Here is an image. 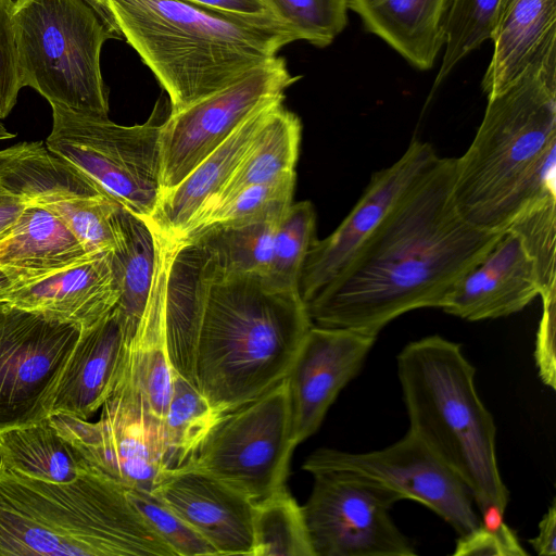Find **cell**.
Masks as SVG:
<instances>
[{
    "label": "cell",
    "instance_id": "cell-14",
    "mask_svg": "<svg viewBox=\"0 0 556 556\" xmlns=\"http://www.w3.org/2000/svg\"><path fill=\"white\" fill-rule=\"evenodd\" d=\"M303 469H340L371 478L427 506L458 535L480 525L472 496L459 476L415 432L408 429L395 443L377 451L350 453L320 447L309 454Z\"/></svg>",
    "mask_w": 556,
    "mask_h": 556
},
{
    "label": "cell",
    "instance_id": "cell-19",
    "mask_svg": "<svg viewBox=\"0 0 556 556\" xmlns=\"http://www.w3.org/2000/svg\"><path fill=\"white\" fill-rule=\"evenodd\" d=\"M119 289L110 252L13 288L0 302L40 314L49 319L86 329L118 303Z\"/></svg>",
    "mask_w": 556,
    "mask_h": 556
},
{
    "label": "cell",
    "instance_id": "cell-46",
    "mask_svg": "<svg viewBox=\"0 0 556 556\" xmlns=\"http://www.w3.org/2000/svg\"><path fill=\"white\" fill-rule=\"evenodd\" d=\"M91 8L97 12L105 26L118 38L122 39V35L115 24V21L106 5L105 0H85Z\"/></svg>",
    "mask_w": 556,
    "mask_h": 556
},
{
    "label": "cell",
    "instance_id": "cell-43",
    "mask_svg": "<svg viewBox=\"0 0 556 556\" xmlns=\"http://www.w3.org/2000/svg\"><path fill=\"white\" fill-rule=\"evenodd\" d=\"M207 9L242 16H273L263 0H184ZM274 17V16H273Z\"/></svg>",
    "mask_w": 556,
    "mask_h": 556
},
{
    "label": "cell",
    "instance_id": "cell-27",
    "mask_svg": "<svg viewBox=\"0 0 556 556\" xmlns=\"http://www.w3.org/2000/svg\"><path fill=\"white\" fill-rule=\"evenodd\" d=\"M283 100L285 94L273 102L252 143L210 211L244 188L295 173L302 125L300 118L285 108Z\"/></svg>",
    "mask_w": 556,
    "mask_h": 556
},
{
    "label": "cell",
    "instance_id": "cell-24",
    "mask_svg": "<svg viewBox=\"0 0 556 556\" xmlns=\"http://www.w3.org/2000/svg\"><path fill=\"white\" fill-rule=\"evenodd\" d=\"M94 256L87 253L53 212L37 204L26 205L0 239V269L14 282V288Z\"/></svg>",
    "mask_w": 556,
    "mask_h": 556
},
{
    "label": "cell",
    "instance_id": "cell-17",
    "mask_svg": "<svg viewBox=\"0 0 556 556\" xmlns=\"http://www.w3.org/2000/svg\"><path fill=\"white\" fill-rule=\"evenodd\" d=\"M217 555L253 556L254 503L192 466L166 471L152 491Z\"/></svg>",
    "mask_w": 556,
    "mask_h": 556
},
{
    "label": "cell",
    "instance_id": "cell-7",
    "mask_svg": "<svg viewBox=\"0 0 556 556\" xmlns=\"http://www.w3.org/2000/svg\"><path fill=\"white\" fill-rule=\"evenodd\" d=\"M21 86L50 105L109 118L108 89L100 55L104 42L118 39L85 0H14Z\"/></svg>",
    "mask_w": 556,
    "mask_h": 556
},
{
    "label": "cell",
    "instance_id": "cell-38",
    "mask_svg": "<svg viewBox=\"0 0 556 556\" xmlns=\"http://www.w3.org/2000/svg\"><path fill=\"white\" fill-rule=\"evenodd\" d=\"M294 186L295 173H292L271 182L244 188L212 208L188 232L208 225L243 222L285 211L292 203Z\"/></svg>",
    "mask_w": 556,
    "mask_h": 556
},
{
    "label": "cell",
    "instance_id": "cell-18",
    "mask_svg": "<svg viewBox=\"0 0 556 556\" xmlns=\"http://www.w3.org/2000/svg\"><path fill=\"white\" fill-rule=\"evenodd\" d=\"M541 294L533 260L520 238L505 231L488 254L456 285L441 307L470 321L522 311Z\"/></svg>",
    "mask_w": 556,
    "mask_h": 556
},
{
    "label": "cell",
    "instance_id": "cell-48",
    "mask_svg": "<svg viewBox=\"0 0 556 556\" xmlns=\"http://www.w3.org/2000/svg\"><path fill=\"white\" fill-rule=\"evenodd\" d=\"M13 137H15V135L8 131L0 119V140L10 139Z\"/></svg>",
    "mask_w": 556,
    "mask_h": 556
},
{
    "label": "cell",
    "instance_id": "cell-41",
    "mask_svg": "<svg viewBox=\"0 0 556 556\" xmlns=\"http://www.w3.org/2000/svg\"><path fill=\"white\" fill-rule=\"evenodd\" d=\"M453 555L526 556L528 553L507 525L495 531L486 530L479 525L470 532L459 535Z\"/></svg>",
    "mask_w": 556,
    "mask_h": 556
},
{
    "label": "cell",
    "instance_id": "cell-1",
    "mask_svg": "<svg viewBox=\"0 0 556 556\" xmlns=\"http://www.w3.org/2000/svg\"><path fill=\"white\" fill-rule=\"evenodd\" d=\"M454 157H438L346 266L306 304L313 325L378 336L396 317L441 308L504 232L481 230L453 197Z\"/></svg>",
    "mask_w": 556,
    "mask_h": 556
},
{
    "label": "cell",
    "instance_id": "cell-6",
    "mask_svg": "<svg viewBox=\"0 0 556 556\" xmlns=\"http://www.w3.org/2000/svg\"><path fill=\"white\" fill-rule=\"evenodd\" d=\"M396 361L409 430L459 476L480 510L489 505L506 509L509 494L497 464L496 427L460 345L428 336L406 344Z\"/></svg>",
    "mask_w": 556,
    "mask_h": 556
},
{
    "label": "cell",
    "instance_id": "cell-20",
    "mask_svg": "<svg viewBox=\"0 0 556 556\" xmlns=\"http://www.w3.org/2000/svg\"><path fill=\"white\" fill-rule=\"evenodd\" d=\"M134 333L116 306L83 329L61 376L51 416L62 414L89 420L113 391Z\"/></svg>",
    "mask_w": 556,
    "mask_h": 556
},
{
    "label": "cell",
    "instance_id": "cell-12",
    "mask_svg": "<svg viewBox=\"0 0 556 556\" xmlns=\"http://www.w3.org/2000/svg\"><path fill=\"white\" fill-rule=\"evenodd\" d=\"M300 78L275 56L231 85L169 113L160 132L161 194L177 186L256 109Z\"/></svg>",
    "mask_w": 556,
    "mask_h": 556
},
{
    "label": "cell",
    "instance_id": "cell-15",
    "mask_svg": "<svg viewBox=\"0 0 556 556\" xmlns=\"http://www.w3.org/2000/svg\"><path fill=\"white\" fill-rule=\"evenodd\" d=\"M438 157L430 143L414 139L397 161L371 176L334 231L312 244L299 285L304 304L346 266L401 195Z\"/></svg>",
    "mask_w": 556,
    "mask_h": 556
},
{
    "label": "cell",
    "instance_id": "cell-44",
    "mask_svg": "<svg viewBox=\"0 0 556 556\" xmlns=\"http://www.w3.org/2000/svg\"><path fill=\"white\" fill-rule=\"evenodd\" d=\"M532 548L540 556L556 555V504L552 502L539 523L538 534L529 540Z\"/></svg>",
    "mask_w": 556,
    "mask_h": 556
},
{
    "label": "cell",
    "instance_id": "cell-33",
    "mask_svg": "<svg viewBox=\"0 0 556 556\" xmlns=\"http://www.w3.org/2000/svg\"><path fill=\"white\" fill-rule=\"evenodd\" d=\"M253 556H314L302 506L285 488L254 504Z\"/></svg>",
    "mask_w": 556,
    "mask_h": 556
},
{
    "label": "cell",
    "instance_id": "cell-10",
    "mask_svg": "<svg viewBox=\"0 0 556 556\" xmlns=\"http://www.w3.org/2000/svg\"><path fill=\"white\" fill-rule=\"evenodd\" d=\"M302 506L314 556H412L416 549L390 509L402 501L382 483L340 469H317Z\"/></svg>",
    "mask_w": 556,
    "mask_h": 556
},
{
    "label": "cell",
    "instance_id": "cell-25",
    "mask_svg": "<svg viewBox=\"0 0 556 556\" xmlns=\"http://www.w3.org/2000/svg\"><path fill=\"white\" fill-rule=\"evenodd\" d=\"M364 27L418 70L432 67L444 45L446 0H346Z\"/></svg>",
    "mask_w": 556,
    "mask_h": 556
},
{
    "label": "cell",
    "instance_id": "cell-30",
    "mask_svg": "<svg viewBox=\"0 0 556 556\" xmlns=\"http://www.w3.org/2000/svg\"><path fill=\"white\" fill-rule=\"evenodd\" d=\"M117 216L118 241L110 252L119 289L116 307L135 332L151 293L156 267V238L146 220L122 206Z\"/></svg>",
    "mask_w": 556,
    "mask_h": 556
},
{
    "label": "cell",
    "instance_id": "cell-40",
    "mask_svg": "<svg viewBox=\"0 0 556 556\" xmlns=\"http://www.w3.org/2000/svg\"><path fill=\"white\" fill-rule=\"evenodd\" d=\"M13 3V0H0V119L11 113L22 89L12 18Z\"/></svg>",
    "mask_w": 556,
    "mask_h": 556
},
{
    "label": "cell",
    "instance_id": "cell-11",
    "mask_svg": "<svg viewBox=\"0 0 556 556\" xmlns=\"http://www.w3.org/2000/svg\"><path fill=\"white\" fill-rule=\"evenodd\" d=\"M81 331L78 325L0 302V433L51 416Z\"/></svg>",
    "mask_w": 556,
    "mask_h": 556
},
{
    "label": "cell",
    "instance_id": "cell-36",
    "mask_svg": "<svg viewBox=\"0 0 556 556\" xmlns=\"http://www.w3.org/2000/svg\"><path fill=\"white\" fill-rule=\"evenodd\" d=\"M506 231L520 238L533 260L541 287L540 298L556 293V194L527 205Z\"/></svg>",
    "mask_w": 556,
    "mask_h": 556
},
{
    "label": "cell",
    "instance_id": "cell-4",
    "mask_svg": "<svg viewBox=\"0 0 556 556\" xmlns=\"http://www.w3.org/2000/svg\"><path fill=\"white\" fill-rule=\"evenodd\" d=\"M122 37L169 98V113L231 85L295 41L273 16L184 0H105Z\"/></svg>",
    "mask_w": 556,
    "mask_h": 556
},
{
    "label": "cell",
    "instance_id": "cell-42",
    "mask_svg": "<svg viewBox=\"0 0 556 556\" xmlns=\"http://www.w3.org/2000/svg\"><path fill=\"white\" fill-rule=\"evenodd\" d=\"M556 293L542 298V315L536 332L534 359L541 380L556 388Z\"/></svg>",
    "mask_w": 556,
    "mask_h": 556
},
{
    "label": "cell",
    "instance_id": "cell-22",
    "mask_svg": "<svg viewBox=\"0 0 556 556\" xmlns=\"http://www.w3.org/2000/svg\"><path fill=\"white\" fill-rule=\"evenodd\" d=\"M490 39L493 53L481 81L486 98L531 66L556 64V0H500Z\"/></svg>",
    "mask_w": 556,
    "mask_h": 556
},
{
    "label": "cell",
    "instance_id": "cell-23",
    "mask_svg": "<svg viewBox=\"0 0 556 556\" xmlns=\"http://www.w3.org/2000/svg\"><path fill=\"white\" fill-rule=\"evenodd\" d=\"M154 235L157 255L151 293L136 331L127 342L115 386L131 388L141 396L151 414L163 421L173 392L174 369L165 333L164 251L155 231Z\"/></svg>",
    "mask_w": 556,
    "mask_h": 556
},
{
    "label": "cell",
    "instance_id": "cell-35",
    "mask_svg": "<svg viewBox=\"0 0 556 556\" xmlns=\"http://www.w3.org/2000/svg\"><path fill=\"white\" fill-rule=\"evenodd\" d=\"M41 206L53 212L66 225L88 254L111 252L116 247L121 205L111 198H73Z\"/></svg>",
    "mask_w": 556,
    "mask_h": 556
},
{
    "label": "cell",
    "instance_id": "cell-39",
    "mask_svg": "<svg viewBox=\"0 0 556 556\" xmlns=\"http://www.w3.org/2000/svg\"><path fill=\"white\" fill-rule=\"evenodd\" d=\"M127 494L148 525L176 556H217V552L155 493L134 489L127 490Z\"/></svg>",
    "mask_w": 556,
    "mask_h": 556
},
{
    "label": "cell",
    "instance_id": "cell-8",
    "mask_svg": "<svg viewBox=\"0 0 556 556\" xmlns=\"http://www.w3.org/2000/svg\"><path fill=\"white\" fill-rule=\"evenodd\" d=\"M46 146L101 191L148 222L161 197L160 132L170 109L161 99L142 124L123 126L51 105Z\"/></svg>",
    "mask_w": 556,
    "mask_h": 556
},
{
    "label": "cell",
    "instance_id": "cell-21",
    "mask_svg": "<svg viewBox=\"0 0 556 556\" xmlns=\"http://www.w3.org/2000/svg\"><path fill=\"white\" fill-rule=\"evenodd\" d=\"M283 94L256 109L177 186L161 194L147 222L155 232L167 240L177 241L210 211L252 143L270 105Z\"/></svg>",
    "mask_w": 556,
    "mask_h": 556
},
{
    "label": "cell",
    "instance_id": "cell-16",
    "mask_svg": "<svg viewBox=\"0 0 556 556\" xmlns=\"http://www.w3.org/2000/svg\"><path fill=\"white\" fill-rule=\"evenodd\" d=\"M377 336L313 325L286 377L295 445L313 435L341 390L354 379Z\"/></svg>",
    "mask_w": 556,
    "mask_h": 556
},
{
    "label": "cell",
    "instance_id": "cell-31",
    "mask_svg": "<svg viewBox=\"0 0 556 556\" xmlns=\"http://www.w3.org/2000/svg\"><path fill=\"white\" fill-rule=\"evenodd\" d=\"M224 414L194 383L174 370L173 392L163 420L164 472L191 465L201 444Z\"/></svg>",
    "mask_w": 556,
    "mask_h": 556
},
{
    "label": "cell",
    "instance_id": "cell-45",
    "mask_svg": "<svg viewBox=\"0 0 556 556\" xmlns=\"http://www.w3.org/2000/svg\"><path fill=\"white\" fill-rule=\"evenodd\" d=\"M26 204L18 198L0 190V239L20 217Z\"/></svg>",
    "mask_w": 556,
    "mask_h": 556
},
{
    "label": "cell",
    "instance_id": "cell-37",
    "mask_svg": "<svg viewBox=\"0 0 556 556\" xmlns=\"http://www.w3.org/2000/svg\"><path fill=\"white\" fill-rule=\"evenodd\" d=\"M276 21L290 30L295 40L324 48L348 24L346 0H263Z\"/></svg>",
    "mask_w": 556,
    "mask_h": 556
},
{
    "label": "cell",
    "instance_id": "cell-29",
    "mask_svg": "<svg viewBox=\"0 0 556 556\" xmlns=\"http://www.w3.org/2000/svg\"><path fill=\"white\" fill-rule=\"evenodd\" d=\"M0 463L12 471L55 483L72 482L91 468L49 418L0 433Z\"/></svg>",
    "mask_w": 556,
    "mask_h": 556
},
{
    "label": "cell",
    "instance_id": "cell-9",
    "mask_svg": "<svg viewBox=\"0 0 556 556\" xmlns=\"http://www.w3.org/2000/svg\"><path fill=\"white\" fill-rule=\"evenodd\" d=\"M295 446L285 378L256 399L225 413L189 466L256 504L287 488Z\"/></svg>",
    "mask_w": 556,
    "mask_h": 556
},
{
    "label": "cell",
    "instance_id": "cell-47",
    "mask_svg": "<svg viewBox=\"0 0 556 556\" xmlns=\"http://www.w3.org/2000/svg\"><path fill=\"white\" fill-rule=\"evenodd\" d=\"M14 282L0 269V295L13 289Z\"/></svg>",
    "mask_w": 556,
    "mask_h": 556
},
{
    "label": "cell",
    "instance_id": "cell-28",
    "mask_svg": "<svg viewBox=\"0 0 556 556\" xmlns=\"http://www.w3.org/2000/svg\"><path fill=\"white\" fill-rule=\"evenodd\" d=\"M285 211L243 222L208 225L177 241L198 245L212 267L222 274L263 277L269 265L275 231Z\"/></svg>",
    "mask_w": 556,
    "mask_h": 556
},
{
    "label": "cell",
    "instance_id": "cell-26",
    "mask_svg": "<svg viewBox=\"0 0 556 556\" xmlns=\"http://www.w3.org/2000/svg\"><path fill=\"white\" fill-rule=\"evenodd\" d=\"M0 190L26 205L105 195L84 173L40 141L0 150Z\"/></svg>",
    "mask_w": 556,
    "mask_h": 556
},
{
    "label": "cell",
    "instance_id": "cell-2",
    "mask_svg": "<svg viewBox=\"0 0 556 556\" xmlns=\"http://www.w3.org/2000/svg\"><path fill=\"white\" fill-rule=\"evenodd\" d=\"M168 280L197 330L194 384L214 407L227 413L287 377L313 326L299 293L222 274L188 241L169 242Z\"/></svg>",
    "mask_w": 556,
    "mask_h": 556
},
{
    "label": "cell",
    "instance_id": "cell-13",
    "mask_svg": "<svg viewBox=\"0 0 556 556\" xmlns=\"http://www.w3.org/2000/svg\"><path fill=\"white\" fill-rule=\"evenodd\" d=\"M49 419L90 466L126 490L153 491L165 471L163 421L129 387H114L94 422L62 414Z\"/></svg>",
    "mask_w": 556,
    "mask_h": 556
},
{
    "label": "cell",
    "instance_id": "cell-5",
    "mask_svg": "<svg viewBox=\"0 0 556 556\" xmlns=\"http://www.w3.org/2000/svg\"><path fill=\"white\" fill-rule=\"evenodd\" d=\"M176 556L98 469L55 483L0 463V556Z\"/></svg>",
    "mask_w": 556,
    "mask_h": 556
},
{
    "label": "cell",
    "instance_id": "cell-34",
    "mask_svg": "<svg viewBox=\"0 0 556 556\" xmlns=\"http://www.w3.org/2000/svg\"><path fill=\"white\" fill-rule=\"evenodd\" d=\"M500 0H446L444 55L433 84L437 88L455 65L490 39Z\"/></svg>",
    "mask_w": 556,
    "mask_h": 556
},
{
    "label": "cell",
    "instance_id": "cell-3",
    "mask_svg": "<svg viewBox=\"0 0 556 556\" xmlns=\"http://www.w3.org/2000/svg\"><path fill=\"white\" fill-rule=\"evenodd\" d=\"M548 194H556V64L531 66L488 98L453 179L462 216L490 232H505L527 205Z\"/></svg>",
    "mask_w": 556,
    "mask_h": 556
},
{
    "label": "cell",
    "instance_id": "cell-32",
    "mask_svg": "<svg viewBox=\"0 0 556 556\" xmlns=\"http://www.w3.org/2000/svg\"><path fill=\"white\" fill-rule=\"evenodd\" d=\"M316 239L313 204L309 201L292 202L275 231L269 265L262 277L265 286L274 291L300 294L302 268Z\"/></svg>",
    "mask_w": 556,
    "mask_h": 556
}]
</instances>
